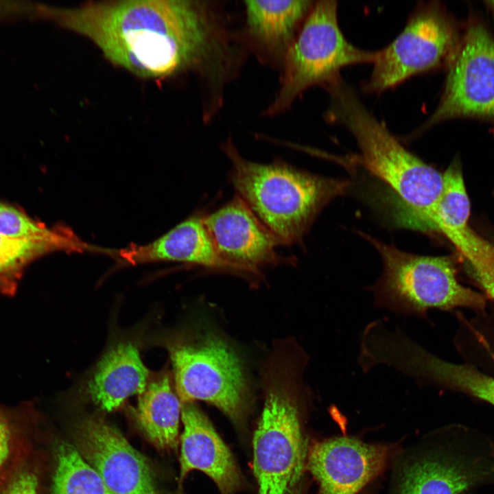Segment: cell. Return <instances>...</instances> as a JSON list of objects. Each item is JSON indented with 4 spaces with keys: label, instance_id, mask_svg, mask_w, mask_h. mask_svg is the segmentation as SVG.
I'll return each instance as SVG.
<instances>
[{
    "label": "cell",
    "instance_id": "obj_1",
    "mask_svg": "<svg viewBox=\"0 0 494 494\" xmlns=\"http://www.w3.org/2000/svg\"><path fill=\"white\" fill-rule=\"evenodd\" d=\"M37 14L86 37L111 62L138 76L160 79L192 71L212 101L224 97L243 62L241 34L210 1H92L38 5Z\"/></svg>",
    "mask_w": 494,
    "mask_h": 494
},
{
    "label": "cell",
    "instance_id": "obj_2",
    "mask_svg": "<svg viewBox=\"0 0 494 494\" xmlns=\"http://www.w3.org/2000/svg\"><path fill=\"white\" fill-rule=\"evenodd\" d=\"M324 88L330 97L325 117L352 133L362 165L399 198V223L424 230L441 193L443 174L404 148L341 77Z\"/></svg>",
    "mask_w": 494,
    "mask_h": 494
},
{
    "label": "cell",
    "instance_id": "obj_3",
    "mask_svg": "<svg viewBox=\"0 0 494 494\" xmlns=\"http://www.w3.org/2000/svg\"><path fill=\"white\" fill-rule=\"evenodd\" d=\"M222 149L232 164L238 196L281 241H300L320 211L346 191V180L315 175L285 162L261 164L244 158L228 138Z\"/></svg>",
    "mask_w": 494,
    "mask_h": 494
},
{
    "label": "cell",
    "instance_id": "obj_4",
    "mask_svg": "<svg viewBox=\"0 0 494 494\" xmlns=\"http://www.w3.org/2000/svg\"><path fill=\"white\" fill-rule=\"evenodd\" d=\"M273 357L266 374L264 405L253 438L259 494H298L302 486L309 451L298 379L306 357Z\"/></svg>",
    "mask_w": 494,
    "mask_h": 494
},
{
    "label": "cell",
    "instance_id": "obj_5",
    "mask_svg": "<svg viewBox=\"0 0 494 494\" xmlns=\"http://www.w3.org/2000/svg\"><path fill=\"white\" fill-rule=\"evenodd\" d=\"M390 465L388 494H468L494 483L493 440L449 425L400 449Z\"/></svg>",
    "mask_w": 494,
    "mask_h": 494
},
{
    "label": "cell",
    "instance_id": "obj_6",
    "mask_svg": "<svg viewBox=\"0 0 494 494\" xmlns=\"http://www.w3.org/2000/svg\"><path fill=\"white\" fill-rule=\"evenodd\" d=\"M362 235L377 249L383 272L372 288L375 305L401 315L427 318L431 309H482L485 297L461 285L449 257L403 252L369 235Z\"/></svg>",
    "mask_w": 494,
    "mask_h": 494
},
{
    "label": "cell",
    "instance_id": "obj_7",
    "mask_svg": "<svg viewBox=\"0 0 494 494\" xmlns=\"http://www.w3.org/2000/svg\"><path fill=\"white\" fill-rule=\"evenodd\" d=\"M337 13L336 1H315L285 56L279 88L263 110L264 117L285 112L311 86L332 83L345 67L373 63L377 51L362 49L349 42L339 27Z\"/></svg>",
    "mask_w": 494,
    "mask_h": 494
},
{
    "label": "cell",
    "instance_id": "obj_8",
    "mask_svg": "<svg viewBox=\"0 0 494 494\" xmlns=\"http://www.w3.org/2000/svg\"><path fill=\"white\" fill-rule=\"evenodd\" d=\"M169 352L181 403L204 401L234 423H243L248 408V388L237 356L224 342L207 335L171 345Z\"/></svg>",
    "mask_w": 494,
    "mask_h": 494
},
{
    "label": "cell",
    "instance_id": "obj_9",
    "mask_svg": "<svg viewBox=\"0 0 494 494\" xmlns=\"http://www.w3.org/2000/svg\"><path fill=\"white\" fill-rule=\"evenodd\" d=\"M455 23L436 2L419 5L399 35L377 51L363 89L381 93L421 73L448 64L458 45Z\"/></svg>",
    "mask_w": 494,
    "mask_h": 494
},
{
    "label": "cell",
    "instance_id": "obj_10",
    "mask_svg": "<svg viewBox=\"0 0 494 494\" xmlns=\"http://www.w3.org/2000/svg\"><path fill=\"white\" fill-rule=\"evenodd\" d=\"M447 66L439 104L418 132L454 118L494 122V36L482 24H471Z\"/></svg>",
    "mask_w": 494,
    "mask_h": 494
},
{
    "label": "cell",
    "instance_id": "obj_11",
    "mask_svg": "<svg viewBox=\"0 0 494 494\" xmlns=\"http://www.w3.org/2000/svg\"><path fill=\"white\" fill-rule=\"evenodd\" d=\"M399 450L397 445L334 436L311 446L307 468L318 484V494H360L391 464Z\"/></svg>",
    "mask_w": 494,
    "mask_h": 494
},
{
    "label": "cell",
    "instance_id": "obj_12",
    "mask_svg": "<svg viewBox=\"0 0 494 494\" xmlns=\"http://www.w3.org/2000/svg\"><path fill=\"white\" fill-rule=\"evenodd\" d=\"M75 435L78 451L113 494H156L147 460L115 427L87 417L77 424Z\"/></svg>",
    "mask_w": 494,
    "mask_h": 494
},
{
    "label": "cell",
    "instance_id": "obj_13",
    "mask_svg": "<svg viewBox=\"0 0 494 494\" xmlns=\"http://www.w3.org/2000/svg\"><path fill=\"white\" fill-rule=\"evenodd\" d=\"M203 222L219 256L233 270L257 274L260 267L284 259L275 250L279 239L239 196Z\"/></svg>",
    "mask_w": 494,
    "mask_h": 494
},
{
    "label": "cell",
    "instance_id": "obj_14",
    "mask_svg": "<svg viewBox=\"0 0 494 494\" xmlns=\"http://www.w3.org/2000/svg\"><path fill=\"white\" fill-rule=\"evenodd\" d=\"M315 1H244L242 36L259 61L281 70L285 56Z\"/></svg>",
    "mask_w": 494,
    "mask_h": 494
},
{
    "label": "cell",
    "instance_id": "obj_15",
    "mask_svg": "<svg viewBox=\"0 0 494 494\" xmlns=\"http://www.w3.org/2000/svg\"><path fill=\"white\" fill-rule=\"evenodd\" d=\"M184 430L181 437L179 483L199 470L216 484L221 494H235L244 486L242 475L228 448L207 416L193 402L182 403Z\"/></svg>",
    "mask_w": 494,
    "mask_h": 494
},
{
    "label": "cell",
    "instance_id": "obj_16",
    "mask_svg": "<svg viewBox=\"0 0 494 494\" xmlns=\"http://www.w3.org/2000/svg\"><path fill=\"white\" fill-rule=\"evenodd\" d=\"M470 202L462 172L456 169L443 175V186L430 216L432 231L442 233L471 265L478 281L494 277V246L478 236L469 225Z\"/></svg>",
    "mask_w": 494,
    "mask_h": 494
},
{
    "label": "cell",
    "instance_id": "obj_17",
    "mask_svg": "<svg viewBox=\"0 0 494 494\" xmlns=\"http://www.w3.org/2000/svg\"><path fill=\"white\" fill-rule=\"evenodd\" d=\"M390 364L419 386L459 390L494 406L493 377L472 366L442 360L409 337L401 339L395 346Z\"/></svg>",
    "mask_w": 494,
    "mask_h": 494
},
{
    "label": "cell",
    "instance_id": "obj_18",
    "mask_svg": "<svg viewBox=\"0 0 494 494\" xmlns=\"http://www.w3.org/2000/svg\"><path fill=\"white\" fill-rule=\"evenodd\" d=\"M110 255L127 264L176 261L233 270L219 256L203 215L199 214L190 216L152 242L111 250Z\"/></svg>",
    "mask_w": 494,
    "mask_h": 494
},
{
    "label": "cell",
    "instance_id": "obj_19",
    "mask_svg": "<svg viewBox=\"0 0 494 494\" xmlns=\"http://www.w3.org/2000/svg\"><path fill=\"white\" fill-rule=\"evenodd\" d=\"M148 371L130 342L113 347L100 360L89 382L88 392L100 409L110 412L131 395L142 393Z\"/></svg>",
    "mask_w": 494,
    "mask_h": 494
},
{
    "label": "cell",
    "instance_id": "obj_20",
    "mask_svg": "<svg viewBox=\"0 0 494 494\" xmlns=\"http://www.w3.org/2000/svg\"><path fill=\"white\" fill-rule=\"evenodd\" d=\"M164 375L147 385L139 396L136 416L148 438L161 449L178 444L181 402Z\"/></svg>",
    "mask_w": 494,
    "mask_h": 494
},
{
    "label": "cell",
    "instance_id": "obj_21",
    "mask_svg": "<svg viewBox=\"0 0 494 494\" xmlns=\"http://www.w3.org/2000/svg\"><path fill=\"white\" fill-rule=\"evenodd\" d=\"M0 234L14 239L45 243L54 246L58 252H104V249L86 243L65 227H47L21 211L1 202Z\"/></svg>",
    "mask_w": 494,
    "mask_h": 494
},
{
    "label": "cell",
    "instance_id": "obj_22",
    "mask_svg": "<svg viewBox=\"0 0 494 494\" xmlns=\"http://www.w3.org/2000/svg\"><path fill=\"white\" fill-rule=\"evenodd\" d=\"M51 494H113L96 471L72 445L63 443L56 452Z\"/></svg>",
    "mask_w": 494,
    "mask_h": 494
},
{
    "label": "cell",
    "instance_id": "obj_23",
    "mask_svg": "<svg viewBox=\"0 0 494 494\" xmlns=\"http://www.w3.org/2000/svg\"><path fill=\"white\" fill-rule=\"evenodd\" d=\"M54 252L58 251L49 244L0 234V296L14 294L25 267L34 259Z\"/></svg>",
    "mask_w": 494,
    "mask_h": 494
},
{
    "label": "cell",
    "instance_id": "obj_24",
    "mask_svg": "<svg viewBox=\"0 0 494 494\" xmlns=\"http://www.w3.org/2000/svg\"><path fill=\"white\" fill-rule=\"evenodd\" d=\"M37 489L36 475L32 471L24 469L12 477L0 494H37Z\"/></svg>",
    "mask_w": 494,
    "mask_h": 494
},
{
    "label": "cell",
    "instance_id": "obj_25",
    "mask_svg": "<svg viewBox=\"0 0 494 494\" xmlns=\"http://www.w3.org/2000/svg\"><path fill=\"white\" fill-rule=\"evenodd\" d=\"M10 426L8 415L0 408V469L6 461L10 448Z\"/></svg>",
    "mask_w": 494,
    "mask_h": 494
},
{
    "label": "cell",
    "instance_id": "obj_26",
    "mask_svg": "<svg viewBox=\"0 0 494 494\" xmlns=\"http://www.w3.org/2000/svg\"><path fill=\"white\" fill-rule=\"evenodd\" d=\"M488 295L494 300V278L482 285Z\"/></svg>",
    "mask_w": 494,
    "mask_h": 494
},
{
    "label": "cell",
    "instance_id": "obj_27",
    "mask_svg": "<svg viewBox=\"0 0 494 494\" xmlns=\"http://www.w3.org/2000/svg\"><path fill=\"white\" fill-rule=\"evenodd\" d=\"M485 3L488 9L492 12L493 15L494 16V1H488Z\"/></svg>",
    "mask_w": 494,
    "mask_h": 494
},
{
    "label": "cell",
    "instance_id": "obj_28",
    "mask_svg": "<svg viewBox=\"0 0 494 494\" xmlns=\"http://www.w3.org/2000/svg\"><path fill=\"white\" fill-rule=\"evenodd\" d=\"M360 494H374L373 487L365 488Z\"/></svg>",
    "mask_w": 494,
    "mask_h": 494
},
{
    "label": "cell",
    "instance_id": "obj_29",
    "mask_svg": "<svg viewBox=\"0 0 494 494\" xmlns=\"http://www.w3.org/2000/svg\"><path fill=\"white\" fill-rule=\"evenodd\" d=\"M10 8V5H6V6H5V5H0V13L1 12V11H3V12H4V10H5V9H8V8Z\"/></svg>",
    "mask_w": 494,
    "mask_h": 494
},
{
    "label": "cell",
    "instance_id": "obj_30",
    "mask_svg": "<svg viewBox=\"0 0 494 494\" xmlns=\"http://www.w3.org/2000/svg\"><path fill=\"white\" fill-rule=\"evenodd\" d=\"M493 451H494V440H493Z\"/></svg>",
    "mask_w": 494,
    "mask_h": 494
}]
</instances>
